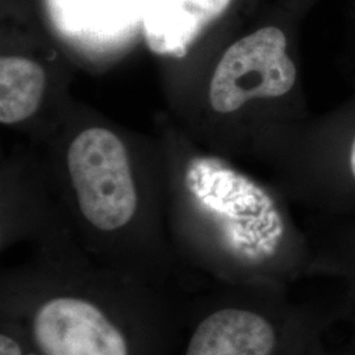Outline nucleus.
Here are the masks:
<instances>
[{
    "mask_svg": "<svg viewBox=\"0 0 355 355\" xmlns=\"http://www.w3.org/2000/svg\"><path fill=\"white\" fill-rule=\"evenodd\" d=\"M51 20L67 37L104 41L132 26L135 0H46Z\"/></svg>",
    "mask_w": 355,
    "mask_h": 355,
    "instance_id": "8",
    "label": "nucleus"
},
{
    "mask_svg": "<svg viewBox=\"0 0 355 355\" xmlns=\"http://www.w3.org/2000/svg\"><path fill=\"white\" fill-rule=\"evenodd\" d=\"M191 292L66 254L0 278V316L40 355H177Z\"/></svg>",
    "mask_w": 355,
    "mask_h": 355,
    "instance_id": "1",
    "label": "nucleus"
},
{
    "mask_svg": "<svg viewBox=\"0 0 355 355\" xmlns=\"http://www.w3.org/2000/svg\"><path fill=\"white\" fill-rule=\"evenodd\" d=\"M67 168L76 211L103 239L120 237L141 215V198L127 149L108 129L91 128L69 148Z\"/></svg>",
    "mask_w": 355,
    "mask_h": 355,
    "instance_id": "3",
    "label": "nucleus"
},
{
    "mask_svg": "<svg viewBox=\"0 0 355 355\" xmlns=\"http://www.w3.org/2000/svg\"><path fill=\"white\" fill-rule=\"evenodd\" d=\"M334 324L290 288L208 282L191 292L177 355H305Z\"/></svg>",
    "mask_w": 355,
    "mask_h": 355,
    "instance_id": "2",
    "label": "nucleus"
},
{
    "mask_svg": "<svg viewBox=\"0 0 355 355\" xmlns=\"http://www.w3.org/2000/svg\"><path fill=\"white\" fill-rule=\"evenodd\" d=\"M300 196L318 214H354L355 102L321 125V166Z\"/></svg>",
    "mask_w": 355,
    "mask_h": 355,
    "instance_id": "5",
    "label": "nucleus"
},
{
    "mask_svg": "<svg viewBox=\"0 0 355 355\" xmlns=\"http://www.w3.org/2000/svg\"><path fill=\"white\" fill-rule=\"evenodd\" d=\"M297 82L287 33L278 26H262L223 54L211 79L209 103L217 114H236L254 102L288 96Z\"/></svg>",
    "mask_w": 355,
    "mask_h": 355,
    "instance_id": "4",
    "label": "nucleus"
},
{
    "mask_svg": "<svg viewBox=\"0 0 355 355\" xmlns=\"http://www.w3.org/2000/svg\"><path fill=\"white\" fill-rule=\"evenodd\" d=\"M305 355H355V337L349 343L336 345L328 343L327 333H324L311 345Z\"/></svg>",
    "mask_w": 355,
    "mask_h": 355,
    "instance_id": "11",
    "label": "nucleus"
},
{
    "mask_svg": "<svg viewBox=\"0 0 355 355\" xmlns=\"http://www.w3.org/2000/svg\"><path fill=\"white\" fill-rule=\"evenodd\" d=\"M46 86L44 69L24 57L0 61V121L10 125L26 120L41 104Z\"/></svg>",
    "mask_w": 355,
    "mask_h": 355,
    "instance_id": "9",
    "label": "nucleus"
},
{
    "mask_svg": "<svg viewBox=\"0 0 355 355\" xmlns=\"http://www.w3.org/2000/svg\"><path fill=\"white\" fill-rule=\"evenodd\" d=\"M306 237L311 248L308 277H327L340 283V296L331 305L337 322L355 337V220L346 215L318 214Z\"/></svg>",
    "mask_w": 355,
    "mask_h": 355,
    "instance_id": "6",
    "label": "nucleus"
},
{
    "mask_svg": "<svg viewBox=\"0 0 355 355\" xmlns=\"http://www.w3.org/2000/svg\"><path fill=\"white\" fill-rule=\"evenodd\" d=\"M232 0H149L142 12L150 51L182 57L205 26L228 10Z\"/></svg>",
    "mask_w": 355,
    "mask_h": 355,
    "instance_id": "7",
    "label": "nucleus"
},
{
    "mask_svg": "<svg viewBox=\"0 0 355 355\" xmlns=\"http://www.w3.org/2000/svg\"><path fill=\"white\" fill-rule=\"evenodd\" d=\"M0 355H40L10 318L0 316Z\"/></svg>",
    "mask_w": 355,
    "mask_h": 355,
    "instance_id": "10",
    "label": "nucleus"
}]
</instances>
